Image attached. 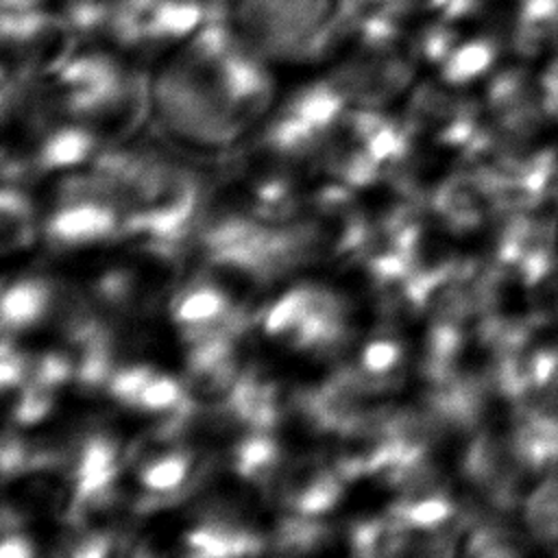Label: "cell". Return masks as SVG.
Segmentation results:
<instances>
[{"label":"cell","instance_id":"obj_16","mask_svg":"<svg viewBox=\"0 0 558 558\" xmlns=\"http://www.w3.org/2000/svg\"><path fill=\"white\" fill-rule=\"evenodd\" d=\"M401 357H403L401 342L381 333L364 344L357 364L373 375H397V368L401 366Z\"/></svg>","mask_w":558,"mask_h":558},{"label":"cell","instance_id":"obj_20","mask_svg":"<svg viewBox=\"0 0 558 558\" xmlns=\"http://www.w3.org/2000/svg\"><path fill=\"white\" fill-rule=\"evenodd\" d=\"M0 558H35V545L17 530L2 532Z\"/></svg>","mask_w":558,"mask_h":558},{"label":"cell","instance_id":"obj_3","mask_svg":"<svg viewBox=\"0 0 558 558\" xmlns=\"http://www.w3.org/2000/svg\"><path fill=\"white\" fill-rule=\"evenodd\" d=\"M497 262L525 286H538L556 264L554 222L527 214L508 216L497 242Z\"/></svg>","mask_w":558,"mask_h":558},{"label":"cell","instance_id":"obj_13","mask_svg":"<svg viewBox=\"0 0 558 558\" xmlns=\"http://www.w3.org/2000/svg\"><path fill=\"white\" fill-rule=\"evenodd\" d=\"M519 538L499 521L475 519L466 538V558H521Z\"/></svg>","mask_w":558,"mask_h":558},{"label":"cell","instance_id":"obj_22","mask_svg":"<svg viewBox=\"0 0 558 558\" xmlns=\"http://www.w3.org/2000/svg\"><path fill=\"white\" fill-rule=\"evenodd\" d=\"M355 2V7H360V4H371V2H375V0H353Z\"/></svg>","mask_w":558,"mask_h":558},{"label":"cell","instance_id":"obj_5","mask_svg":"<svg viewBox=\"0 0 558 558\" xmlns=\"http://www.w3.org/2000/svg\"><path fill=\"white\" fill-rule=\"evenodd\" d=\"M432 209L456 233L477 229L493 209L490 192L480 170H462L447 177L432 194Z\"/></svg>","mask_w":558,"mask_h":558},{"label":"cell","instance_id":"obj_8","mask_svg":"<svg viewBox=\"0 0 558 558\" xmlns=\"http://www.w3.org/2000/svg\"><path fill=\"white\" fill-rule=\"evenodd\" d=\"M96 144V133L89 126L52 129L35 150L33 163L37 170H63L83 163Z\"/></svg>","mask_w":558,"mask_h":558},{"label":"cell","instance_id":"obj_15","mask_svg":"<svg viewBox=\"0 0 558 558\" xmlns=\"http://www.w3.org/2000/svg\"><path fill=\"white\" fill-rule=\"evenodd\" d=\"M532 89H530V81H527V74L519 68H512V70H504L499 72L490 85H488V92H486V100H488V107L493 109V113H499V111H506L527 98H532Z\"/></svg>","mask_w":558,"mask_h":558},{"label":"cell","instance_id":"obj_21","mask_svg":"<svg viewBox=\"0 0 558 558\" xmlns=\"http://www.w3.org/2000/svg\"><path fill=\"white\" fill-rule=\"evenodd\" d=\"M451 0H386V7L392 9L397 15L414 13V11H432L445 9Z\"/></svg>","mask_w":558,"mask_h":558},{"label":"cell","instance_id":"obj_9","mask_svg":"<svg viewBox=\"0 0 558 558\" xmlns=\"http://www.w3.org/2000/svg\"><path fill=\"white\" fill-rule=\"evenodd\" d=\"M388 514L414 532H429L456 519V504L445 490H434L418 497H397L388 508Z\"/></svg>","mask_w":558,"mask_h":558},{"label":"cell","instance_id":"obj_10","mask_svg":"<svg viewBox=\"0 0 558 558\" xmlns=\"http://www.w3.org/2000/svg\"><path fill=\"white\" fill-rule=\"evenodd\" d=\"M527 532L547 545H558V473L543 480L523 501Z\"/></svg>","mask_w":558,"mask_h":558},{"label":"cell","instance_id":"obj_18","mask_svg":"<svg viewBox=\"0 0 558 558\" xmlns=\"http://www.w3.org/2000/svg\"><path fill=\"white\" fill-rule=\"evenodd\" d=\"M456 46H458V37L449 26H432L423 33V37L418 41L423 57L429 61H440V63L453 52Z\"/></svg>","mask_w":558,"mask_h":558},{"label":"cell","instance_id":"obj_7","mask_svg":"<svg viewBox=\"0 0 558 558\" xmlns=\"http://www.w3.org/2000/svg\"><path fill=\"white\" fill-rule=\"evenodd\" d=\"M54 296L57 290L41 277H24L7 286L0 305L4 333L26 331L41 323L54 310Z\"/></svg>","mask_w":558,"mask_h":558},{"label":"cell","instance_id":"obj_6","mask_svg":"<svg viewBox=\"0 0 558 558\" xmlns=\"http://www.w3.org/2000/svg\"><path fill=\"white\" fill-rule=\"evenodd\" d=\"M508 447L523 471L538 473L558 466V412L525 405L512 423Z\"/></svg>","mask_w":558,"mask_h":558},{"label":"cell","instance_id":"obj_17","mask_svg":"<svg viewBox=\"0 0 558 558\" xmlns=\"http://www.w3.org/2000/svg\"><path fill=\"white\" fill-rule=\"evenodd\" d=\"M155 373L157 371L146 366V364H131V366L118 368V371H113V375H111V379L107 384V390L120 403H124L129 408H135L140 392L153 379Z\"/></svg>","mask_w":558,"mask_h":558},{"label":"cell","instance_id":"obj_14","mask_svg":"<svg viewBox=\"0 0 558 558\" xmlns=\"http://www.w3.org/2000/svg\"><path fill=\"white\" fill-rule=\"evenodd\" d=\"M54 390L37 379H26L15 392V405H13V421L17 425H35L41 418H46L54 405Z\"/></svg>","mask_w":558,"mask_h":558},{"label":"cell","instance_id":"obj_2","mask_svg":"<svg viewBox=\"0 0 558 558\" xmlns=\"http://www.w3.org/2000/svg\"><path fill=\"white\" fill-rule=\"evenodd\" d=\"M353 0H238V24L262 54L286 61L320 57L344 31Z\"/></svg>","mask_w":558,"mask_h":558},{"label":"cell","instance_id":"obj_4","mask_svg":"<svg viewBox=\"0 0 558 558\" xmlns=\"http://www.w3.org/2000/svg\"><path fill=\"white\" fill-rule=\"evenodd\" d=\"M368 57L347 63L329 76L344 98L362 109H373L397 96L412 78V65L390 50H368Z\"/></svg>","mask_w":558,"mask_h":558},{"label":"cell","instance_id":"obj_1","mask_svg":"<svg viewBox=\"0 0 558 558\" xmlns=\"http://www.w3.org/2000/svg\"><path fill=\"white\" fill-rule=\"evenodd\" d=\"M270 96L264 65L216 17L196 28L150 87L163 129L201 148L235 142L268 109Z\"/></svg>","mask_w":558,"mask_h":558},{"label":"cell","instance_id":"obj_19","mask_svg":"<svg viewBox=\"0 0 558 558\" xmlns=\"http://www.w3.org/2000/svg\"><path fill=\"white\" fill-rule=\"evenodd\" d=\"M538 96L545 116L558 120V59H554L541 74Z\"/></svg>","mask_w":558,"mask_h":558},{"label":"cell","instance_id":"obj_12","mask_svg":"<svg viewBox=\"0 0 558 558\" xmlns=\"http://www.w3.org/2000/svg\"><path fill=\"white\" fill-rule=\"evenodd\" d=\"M497 46L493 39L477 37L464 44H458L453 52L442 61V78L449 85H464L482 76L495 61Z\"/></svg>","mask_w":558,"mask_h":558},{"label":"cell","instance_id":"obj_11","mask_svg":"<svg viewBox=\"0 0 558 558\" xmlns=\"http://www.w3.org/2000/svg\"><path fill=\"white\" fill-rule=\"evenodd\" d=\"M35 238L33 205L20 187L4 183L0 194V242L2 251H15Z\"/></svg>","mask_w":558,"mask_h":558}]
</instances>
